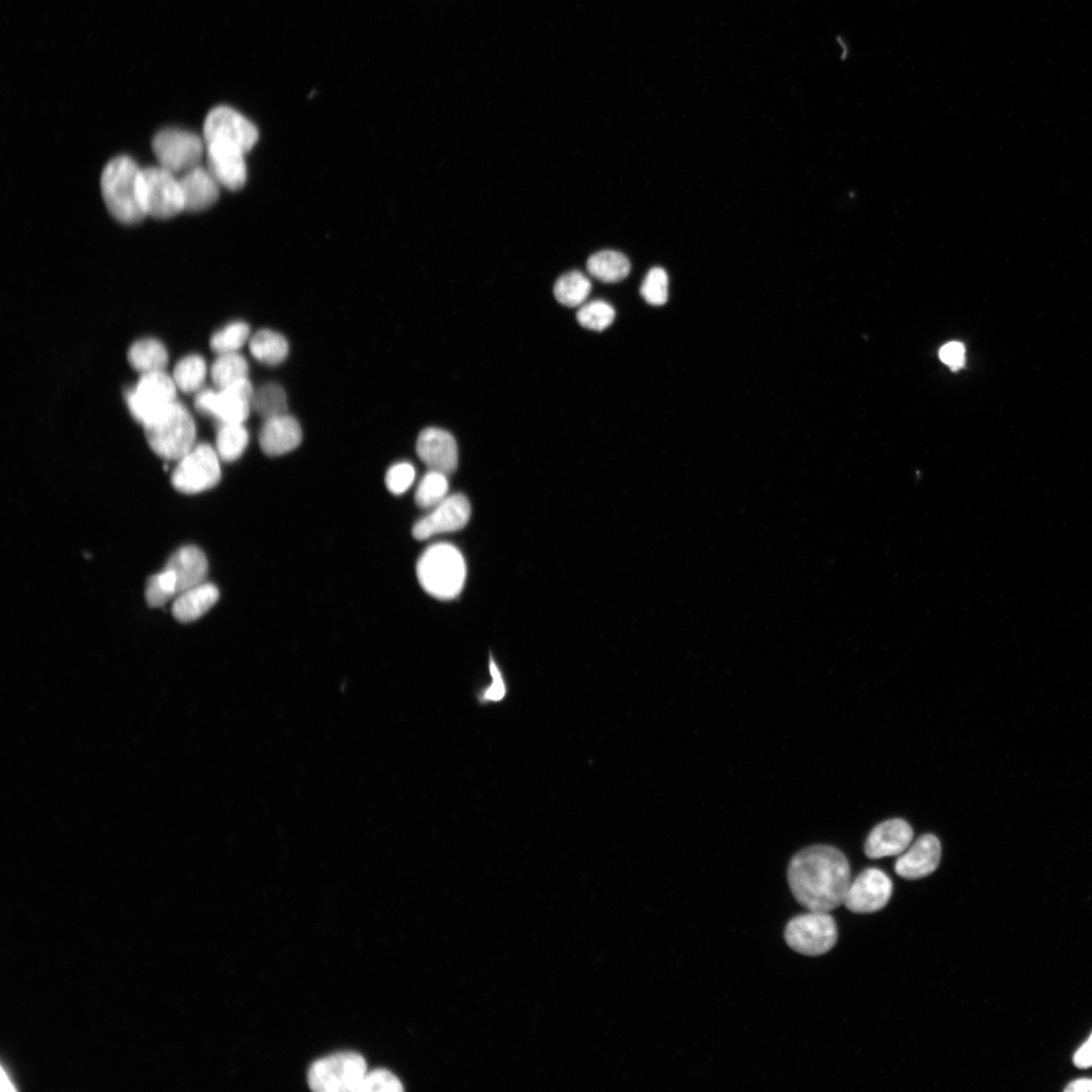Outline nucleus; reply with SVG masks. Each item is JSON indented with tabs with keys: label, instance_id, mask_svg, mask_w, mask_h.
I'll list each match as a JSON object with an SVG mask.
<instances>
[{
	"label": "nucleus",
	"instance_id": "nucleus-30",
	"mask_svg": "<svg viewBox=\"0 0 1092 1092\" xmlns=\"http://www.w3.org/2000/svg\"><path fill=\"white\" fill-rule=\"evenodd\" d=\"M206 376V363L199 355H188L177 362L173 370L174 382L183 392H194L202 386Z\"/></svg>",
	"mask_w": 1092,
	"mask_h": 1092
},
{
	"label": "nucleus",
	"instance_id": "nucleus-8",
	"mask_svg": "<svg viewBox=\"0 0 1092 1092\" xmlns=\"http://www.w3.org/2000/svg\"><path fill=\"white\" fill-rule=\"evenodd\" d=\"M219 456L207 443L194 445L175 467L171 482L183 493H198L215 486L221 477Z\"/></svg>",
	"mask_w": 1092,
	"mask_h": 1092
},
{
	"label": "nucleus",
	"instance_id": "nucleus-20",
	"mask_svg": "<svg viewBox=\"0 0 1092 1092\" xmlns=\"http://www.w3.org/2000/svg\"><path fill=\"white\" fill-rule=\"evenodd\" d=\"M179 182L186 210H204L218 198L219 184L207 168L198 166L182 174Z\"/></svg>",
	"mask_w": 1092,
	"mask_h": 1092
},
{
	"label": "nucleus",
	"instance_id": "nucleus-34",
	"mask_svg": "<svg viewBox=\"0 0 1092 1092\" xmlns=\"http://www.w3.org/2000/svg\"><path fill=\"white\" fill-rule=\"evenodd\" d=\"M614 318L615 310L613 306L599 299L582 304L576 312V320L579 325L594 331L605 330L613 323Z\"/></svg>",
	"mask_w": 1092,
	"mask_h": 1092
},
{
	"label": "nucleus",
	"instance_id": "nucleus-28",
	"mask_svg": "<svg viewBox=\"0 0 1092 1092\" xmlns=\"http://www.w3.org/2000/svg\"><path fill=\"white\" fill-rule=\"evenodd\" d=\"M592 284L579 271L573 270L561 275L555 282L553 293L556 300L568 307L581 305L588 296Z\"/></svg>",
	"mask_w": 1092,
	"mask_h": 1092
},
{
	"label": "nucleus",
	"instance_id": "nucleus-10",
	"mask_svg": "<svg viewBox=\"0 0 1092 1092\" xmlns=\"http://www.w3.org/2000/svg\"><path fill=\"white\" fill-rule=\"evenodd\" d=\"M254 388L249 379L217 390L203 389L194 399L195 407L219 424L244 423L252 410Z\"/></svg>",
	"mask_w": 1092,
	"mask_h": 1092
},
{
	"label": "nucleus",
	"instance_id": "nucleus-15",
	"mask_svg": "<svg viewBox=\"0 0 1092 1092\" xmlns=\"http://www.w3.org/2000/svg\"><path fill=\"white\" fill-rule=\"evenodd\" d=\"M206 168L219 185L231 190L244 186L247 179L245 155L241 148L221 141L205 143Z\"/></svg>",
	"mask_w": 1092,
	"mask_h": 1092
},
{
	"label": "nucleus",
	"instance_id": "nucleus-35",
	"mask_svg": "<svg viewBox=\"0 0 1092 1092\" xmlns=\"http://www.w3.org/2000/svg\"><path fill=\"white\" fill-rule=\"evenodd\" d=\"M640 293L651 305L664 304L668 297V278L665 270L660 267L651 268L642 282Z\"/></svg>",
	"mask_w": 1092,
	"mask_h": 1092
},
{
	"label": "nucleus",
	"instance_id": "nucleus-26",
	"mask_svg": "<svg viewBox=\"0 0 1092 1092\" xmlns=\"http://www.w3.org/2000/svg\"><path fill=\"white\" fill-rule=\"evenodd\" d=\"M249 444V433L243 423L219 424L215 450L219 458L231 462L239 459Z\"/></svg>",
	"mask_w": 1092,
	"mask_h": 1092
},
{
	"label": "nucleus",
	"instance_id": "nucleus-33",
	"mask_svg": "<svg viewBox=\"0 0 1092 1092\" xmlns=\"http://www.w3.org/2000/svg\"><path fill=\"white\" fill-rule=\"evenodd\" d=\"M146 600L151 607H163L178 595L176 577L172 570L167 568L149 577L146 585Z\"/></svg>",
	"mask_w": 1092,
	"mask_h": 1092
},
{
	"label": "nucleus",
	"instance_id": "nucleus-36",
	"mask_svg": "<svg viewBox=\"0 0 1092 1092\" xmlns=\"http://www.w3.org/2000/svg\"><path fill=\"white\" fill-rule=\"evenodd\" d=\"M403 1090L399 1079L390 1071L375 1069L365 1074L358 1092H400Z\"/></svg>",
	"mask_w": 1092,
	"mask_h": 1092
},
{
	"label": "nucleus",
	"instance_id": "nucleus-21",
	"mask_svg": "<svg viewBox=\"0 0 1092 1092\" xmlns=\"http://www.w3.org/2000/svg\"><path fill=\"white\" fill-rule=\"evenodd\" d=\"M165 566L175 574L178 595L205 581L208 570L204 553L192 545L179 548Z\"/></svg>",
	"mask_w": 1092,
	"mask_h": 1092
},
{
	"label": "nucleus",
	"instance_id": "nucleus-32",
	"mask_svg": "<svg viewBox=\"0 0 1092 1092\" xmlns=\"http://www.w3.org/2000/svg\"><path fill=\"white\" fill-rule=\"evenodd\" d=\"M250 340V327L247 323L236 321L216 331L209 344L218 354L233 353L240 350Z\"/></svg>",
	"mask_w": 1092,
	"mask_h": 1092
},
{
	"label": "nucleus",
	"instance_id": "nucleus-27",
	"mask_svg": "<svg viewBox=\"0 0 1092 1092\" xmlns=\"http://www.w3.org/2000/svg\"><path fill=\"white\" fill-rule=\"evenodd\" d=\"M249 365L238 352L219 354L210 368V376L216 388H224L248 378Z\"/></svg>",
	"mask_w": 1092,
	"mask_h": 1092
},
{
	"label": "nucleus",
	"instance_id": "nucleus-16",
	"mask_svg": "<svg viewBox=\"0 0 1092 1092\" xmlns=\"http://www.w3.org/2000/svg\"><path fill=\"white\" fill-rule=\"evenodd\" d=\"M416 451L419 458L431 470L449 475L457 468V443L455 438L443 429L433 427L424 429L417 439Z\"/></svg>",
	"mask_w": 1092,
	"mask_h": 1092
},
{
	"label": "nucleus",
	"instance_id": "nucleus-4",
	"mask_svg": "<svg viewBox=\"0 0 1092 1092\" xmlns=\"http://www.w3.org/2000/svg\"><path fill=\"white\" fill-rule=\"evenodd\" d=\"M141 169L126 156L112 159L104 168L100 188L104 203L113 217L123 223H136L145 217L138 194Z\"/></svg>",
	"mask_w": 1092,
	"mask_h": 1092
},
{
	"label": "nucleus",
	"instance_id": "nucleus-40",
	"mask_svg": "<svg viewBox=\"0 0 1092 1092\" xmlns=\"http://www.w3.org/2000/svg\"><path fill=\"white\" fill-rule=\"evenodd\" d=\"M1073 1062L1074 1065L1080 1069L1092 1066V1032L1088 1039L1074 1054Z\"/></svg>",
	"mask_w": 1092,
	"mask_h": 1092
},
{
	"label": "nucleus",
	"instance_id": "nucleus-23",
	"mask_svg": "<svg viewBox=\"0 0 1092 1092\" xmlns=\"http://www.w3.org/2000/svg\"><path fill=\"white\" fill-rule=\"evenodd\" d=\"M249 350L257 361L275 366L287 358L289 345L281 334L269 329H263L250 338Z\"/></svg>",
	"mask_w": 1092,
	"mask_h": 1092
},
{
	"label": "nucleus",
	"instance_id": "nucleus-31",
	"mask_svg": "<svg viewBox=\"0 0 1092 1092\" xmlns=\"http://www.w3.org/2000/svg\"><path fill=\"white\" fill-rule=\"evenodd\" d=\"M448 489L447 475L430 469L418 484L415 492L416 504L420 508H434L447 497Z\"/></svg>",
	"mask_w": 1092,
	"mask_h": 1092
},
{
	"label": "nucleus",
	"instance_id": "nucleus-25",
	"mask_svg": "<svg viewBox=\"0 0 1092 1092\" xmlns=\"http://www.w3.org/2000/svg\"><path fill=\"white\" fill-rule=\"evenodd\" d=\"M127 360L135 371L145 374L163 371L168 362V354L160 341L147 338L134 342L129 347Z\"/></svg>",
	"mask_w": 1092,
	"mask_h": 1092
},
{
	"label": "nucleus",
	"instance_id": "nucleus-38",
	"mask_svg": "<svg viewBox=\"0 0 1092 1092\" xmlns=\"http://www.w3.org/2000/svg\"><path fill=\"white\" fill-rule=\"evenodd\" d=\"M489 673L491 676V684L479 697L482 703L499 702L505 698L507 693L502 673L492 658L489 660Z\"/></svg>",
	"mask_w": 1092,
	"mask_h": 1092
},
{
	"label": "nucleus",
	"instance_id": "nucleus-6",
	"mask_svg": "<svg viewBox=\"0 0 1092 1092\" xmlns=\"http://www.w3.org/2000/svg\"><path fill=\"white\" fill-rule=\"evenodd\" d=\"M138 194L146 215L164 219L184 210L179 179L161 166L141 169Z\"/></svg>",
	"mask_w": 1092,
	"mask_h": 1092
},
{
	"label": "nucleus",
	"instance_id": "nucleus-5",
	"mask_svg": "<svg viewBox=\"0 0 1092 1092\" xmlns=\"http://www.w3.org/2000/svg\"><path fill=\"white\" fill-rule=\"evenodd\" d=\"M367 1073L365 1059L354 1052L335 1053L314 1061L307 1083L317 1092H358Z\"/></svg>",
	"mask_w": 1092,
	"mask_h": 1092
},
{
	"label": "nucleus",
	"instance_id": "nucleus-3",
	"mask_svg": "<svg viewBox=\"0 0 1092 1092\" xmlns=\"http://www.w3.org/2000/svg\"><path fill=\"white\" fill-rule=\"evenodd\" d=\"M143 426L151 449L166 460H180L194 446L196 428L193 418L177 400Z\"/></svg>",
	"mask_w": 1092,
	"mask_h": 1092
},
{
	"label": "nucleus",
	"instance_id": "nucleus-13",
	"mask_svg": "<svg viewBox=\"0 0 1092 1092\" xmlns=\"http://www.w3.org/2000/svg\"><path fill=\"white\" fill-rule=\"evenodd\" d=\"M892 890V881L884 872L869 868L850 882L843 904L854 913H873L888 904Z\"/></svg>",
	"mask_w": 1092,
	"mask_h": 1092
},
{
	"label": "nucleus",
	"instance_id": "nucleus-17",
	"mask_svg": "<svg viewBox=\"0 0 1092 1092\" xmlns=\"http://www.w3.org/2000/svg\"><path fill=\"white\" fill-rule=\"evenodd\" d=\"M913 839L911 826L903 819L886 820L870 832L864 843V853L870 858L903 853Z\"/></svg>",
	"mask_w": 1092,
	"mask_h": 1092
},
{
	"label": "nucleus",
	"instance_id": "nucleus-24",
	"mask_svg": "<svg viewBox=\"0 0 1092 1092\" xmlns=\"http://www.w3.org/2000/svg\"><path fill=\"white\" fill-rule=\"evenodd\" d=\"M628 258L613 250H603L593 254L586 262L588 273L605 283L622 281L630 272Z\"/></svg>",
	"mask_w": 1092,
	"mask_h": 1092
},
{
	"label": "nucleus",
	"instance_id": "nucleus-14",
	"mask_svg": "<svg viewBox=\"0 0 1092 1092\" xmlns=\"http://www.w3.org/2000/svg\"><path fill=\"white\" fill-rule=\"evenodd\" d=\"M469 517L468 499L461 493L449 495L414 525L413 536L425 540L437 534L458 531L467 524Z\"/></svg>",
	"mask_w": 1092,
	"mask_h": 1092
},
{
	"label": "nucleus",
	"instance_id": "nucleus-29",
	"mask_svg": "<svg viewBox=\"0 0 1092 1092\" xmlns=\"http://www.w3.org/2000/svg\"><path fill=\"white\" fill-rule=\"evenodd\" d=\"M252 408L265 419L286 414L287 395L284 388L277 383L268 382L254 389Z\"/></svg>",
	"mask_w": 1092,
	"mask_h": 1092
},
{
	"label": "nucleus",
	"instance_id": "nucleus-9",
	"mask_svg": "<svg viewBox=\"0 0 1092 1092\" xmlns=\"http://www.w3.org/2000/svg\"><path fill=\"white\" fill-rule=\"evenodd\" d=\"M205 143L195 133L166 128L153 139V151L161 167L173 174H184L198 166L205 153Z\"/></svg>",
	"mask_w": 1092,
	"mask_h": 1092
},
{
	"label": "nucleus",
	"instance_id": "nucleus-37",
	"mask_svg": "<svg viewBox=\"0 0 1092 1092\" xmlns=\"http://www.w3.org/2000/svg\"><path fill=\"white\" fill-rule=\"evenodd\" d=\"M416 469L410 462H397L391 465L385 473V485L393 494L404 493L414 483Z\"/></svg>",
	"mask_w": 1092,
	"mask_h": 1092
},
{
	"label": "nucleus",
	"instance_id": "nucleus-39",
	"mask_svg": "<svg viewBox=\"0 0 1092 1092\" xmlns=\"http://www.w3.org/2000/svg\"><path fill=\"white\" fill-rule=\"evenodd\" d=\"M940 360L952 370H958L965 363V347L960 342H949L939 350Z\"/></svg>",
	"mask_w": 1092,
	"mask_h": 1092
},
{
	"label": "nucleus",
	"instance_id": "nucleus-7",
	"mask_svg": "<svg viewBox=\"0 0 1092 1092\" xmlns=\"http://www.w3.org/2000/svg\"><path fill=\"white\" fill-rule=\"evenodd\" d=\"M785 939L792 949L801 954L820 956L836 943L837 927L828 912L809 911L788 922Z\"/></svg>",
	"mask_w": 1092,
	"mask_h": 1092
},
{
	"label": "nucleus",
	"instance_id": "nucleus-1",
	"mask_svg": "<svg viewBox=\"0 0 1092 1092\" xmlns=\"http://www.w3.org/2000/svg\"><path fill=\"white\" fill-rule=\"evenodd\" d=\"M787 878L795 899L809 911L830 912L843 904L850 885L845 855L829 845H812L790 860Z\"/></svg>",
	"mask_w": 1092,
	"mask_h": 1092
},
{
	"label": "nucleus",
	"instance_id": "nucleus-12",
	"mask_svg": "<svg viewBox=\"0 0 1092 1092\" xmlns=\"http://www.w3.org/2000/svg\"><path fill=\"white\" fill-rule=\"evenodd\" d=\"M255 124L236 109L220 105L212 108L203 124L204 143L221 141L248 153L258 141Z\"/></svg>",
	"mask_w": 1092,
	"mask_h": 1092
},
{
	"label": "nucleus",
	"instance_id": "nucleus-19",
	"mask_svg": "<svg viewBox=\"0 0 1092 1092\" xmlns=\"http://www.w3.org/2000/svg\"><path fill=\"white\" fill-rule=\"evenodd\" d=\"M302 439L298 421L286 414L265 419L260 432L259 444L269 456L286 454L297 448Z\"/></svg>",
	"mask_w": 1092,
	"mask_h": 1092
},
{
	"label": "nucleus",
	"instance_id": "nucleus-18",
	"mask_svg": "<svg viewBox=\"0 0 1092 1092\" xmlns=\"http://www.w3.org/2000/svg\"><path fill=\"white\" fill-rule=\"evenodd\" d=\"M941 854L940 842L933 834L920 836L895 862V872L907 880L929 876L938 867Z\"/></svg>",
	"mask_w": 1092,
	"mask_h": 1092
},
{
	"label": "nucleus",
	"instance_id": "nucleus-41",
	"mask_svg": "<svg viewBox=\"0 0 1092 1092\" xmlns=\"http://www.w3.org/2000/svg\"><path fill=\"white\" fill-rule=\"evenodd\" d=\"M1068 1092H1092V1078H1080L1076 1079L1068 1084L1065 1088Z\"/></svg>",
	"mask_w": 1092,
	"mask_h": 1092
},
{
	"label": "nucleus",
	"instance_id": "nucleus-22",
	"mask_svg": "<svg viewBox=\"0 0 1092 1092\" xmlns=\"http://www.w3.org/2000/svg\"><path fill=\"white\" fill-rule=\"evenodd\" d=\"M218 588L203 581L180 593L172 604V614L180 622H191L203 616L218 600Z\"/></svg>",
	"mask_w": 1092,
	"mask_h": 1092
},
{
	"label": "nucleus",
	"instance_id": "nucleus-2",
	"mask_svg": "<svg viewBox=\"0 0 1092 1092\" xmlns=\"http://www.w3.org/2000/svg\"><path fill=\"white\" fill-rule=\"evenodd\" d=\"M416 572L421 586L429 595L439 600H451L463 588L466 563L454 545L436 543L420 556Z\"/></svg>",
	"mask_w": 1092,
	"mask_h": 1092
},
{
	"label": "nucleus",
	"instance_id": "nucleus-11",
	"mask_svg": "<svg viewBox=\"0 0 1092 1092\" xmlns=\"http://www.w3.org/2000/svg\"><path fill=\"white\" fill-rule=\"evenodd\" d=\"M176 390L173 377L164 371L145 373L126 392V403L131 416L144 424L176 400Z\"/></svg>",
	"mask_w": 1092,
	"mask_h": 1092
}]
</instances>
